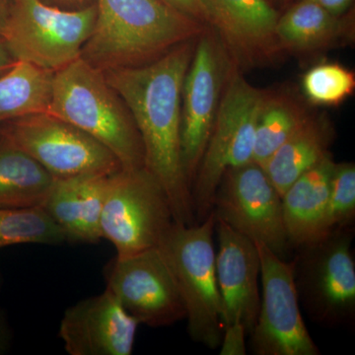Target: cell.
<instances>
[{
    "instance_id": "cell-1",
    "label": "cell",
    "mask_w": 355,
    "mask_h": 355,
    "mask_svg": "<svg viewBox=\"0 0 355 355\" xmlns=\"http://www.w3.org/2000/svg\"><path fill=\"white\" fill-rule=\"evenodd\" d=\"M197 38L178 44L149 64L104 71L139 130L144 168L165 191L175 222L186 225L197 220L182 162V90Z\"/></svg>"
},
{
    "instance_id": "cell-2",
    "label": "cell",
    "mask_w": 355,
    "mask_h": 355,
    "mask_svg": "<svg viewBox=\"0 0 355 355\" xmlns=\"http://www.w3.org/2000/svg\"><path fill=\"white\" fill-rule=\"evenodd\" d=\"M95 6L81 58L102 71L149 64L207 28L160 0H95Z\"/></svg>"
},
{
    "instance_id": "cell-3",
    "label": "cell",
    "mask_w": 355,
    "mask_h": 355,
    "mask_svg": "<svg viewBox=\"0 0 355 355\" xmlns=\"http://www.w3.org/2000/svg\"><path fill=\"white\" fill-rule=\"evenodd\" d=\"M48 113L107 147L121 169L144 167V146L130 110L106 80L104 71L83 58L53 72Z\"/></svg>"
},
{
    "instance_id": "cell-4",
    "label": "cell",
    "mask_w": 355,
    "mask_h": 355,
    "mask_svg": "<svg viewBox=\"0 0 355 355\" xmlns=\"http://www.w3.org/2000/svg\"><path fill=\"white\" fill-rule=\"evenodd\" d=\"M214 212L193 225L173 224L159 244L171 268L186 309L188 331L193 342L216 349L224 324L216 272Z\"/></svg>"
},
{
    "instance_id": "cell-5",
    "label": "cell",
    "mask_w": 355,
    "mask_h": 355,
    "mask_svg": "<svg viewBox=\"0 0 355 355\" xmlns=\"http://www.w3.org/2000/svg\"><path fill=\"white\" fill-rule=\"evenodd\" d=\"M263 96L265 91L248 83L235 64L191 186L197 223L211 214L214 196L226 170L253 161L257 121Z\"/></svg>"
},
{
    "instance_id": "cell-6",
    "label": "cell",
    "mask_w": 355,
    "mask_h": 355,
    "mask_svg": "<svg viewBox=\"0 0 355 355\" xmlns=\"http://www.w3.org/2000/svg\"><path fill=\"white\" fill-rule=\"evenodd\" d=\"M96 17L95 2L67 10L43 0H12L3 39L17 62L55 72L81 57Z\"/></svg>"
},
{
    "instance_id": "cell-7",
    "label": "cell",
    "mask_w": 355,
    "mask_h": 355,
    "mask_svg": "<svg viewBox=\"0 0 355 355\" xmlns=\"http://www.w3.org/2000/svg\"><path fill=\"white\" fill-rule=\"evenodd\" d=\"M175 223L165 191L146 168L108 176L101 216L102 239L127 257L158 247Z\"/></svg>"
},
{
    "instance_id": "cell-8",
    "label": "cell",
    "mask_w": 355,
    "mask_h": 355,
    "mask_svg": "<svg viewBox=\"0 0 355 355\" xmlns=\"http://www.w3.org/2000/svg\"><path fill=\"white\" fill-rule=\"evenodd\" d=\"M352 227L299 248L294 280L299 302L312 321L328 327L355 321V263Z\"/></svg>"
},
{
    "instance_id": "cell-9",
    "label": "cell",
    "mask_w": 355,
    "mask_h": 355,
    "mask_svg": "<svg viewBox=\"0 0 355 355\" xmlns=\"http://www.w3.org/2000/svg\"><path fill=\"white\" fill-rule=\"evenodd\" d=\"M0 139L28 154L55 180L109 175L121 168L107 147L80 128L49 113L0 123Z\"/></svg>"
},
{
    "instance_id": "cell-10",
    "label": "cell",
    "mask_w": 355,
    "mask_h": 355,
    "mask_svg": "<svg viewBox=\"0 0 355 355\" xmlns=\"http://www.w3.org/2000/svg\"><path fill=\"white\" fill-rule=\"evenodd\" d=\"M235 64L218 33L205 28L196 42L182 90V162L191 193L224 87Z\"/></svg>"
},
{
    "instance_id": "cell-11",
    "label": "cell",
    "mask_w": 355,
    "mask_h": 355,
    "mask_svg": "<svg viewBox=\"0 0 355 355\" xmlns=\"http://www.w3.org/2000/svg\"><path fill=\"white\" fill-rule=\"evenodd\" d=\"M212 212L217 220L286 260L292 247L284 227L282 196L261 165L252 161L226 170Z\"/></svg>"
},
{
    "instance_id": "cell-12",
    "label": "cell",
    "mask_w": 355,
    "mask_h": 355,
    "mask_svg": "<svg viewBox=\"0 0 355 355\" xmlns=\"http://www.w3.org/2000/svg\"><path fill=\"white\" fill-rule=\"evenodd\" d=\"M261 260L260 310L251 336L257 355H319L300 311L294 263L254 242Z\"/></svg>"
},
{
    "instance_id": "cell-13",
    "label": "cell",
    "mask_w": 355,
    "mask_h": 355,
    "mask_svg": "<svg viewBox=\"0 0 355 355\" xmlns=\"http://www.w3.org/2000/svg\"><path fill=\"white\" fill-rule=\"evenodd\" d=\"M104 277L106 289L139 324L163 328L186 319L176 279L158 247L114 257Z\"/></svg>"
},
{
    "instance_id": "cell-14",
    "label": "cell",
    "mask_w": 355,
    "mask_h": 355,
    "mask_svg": "<svg viewBox=\"0 0 355 355\" xmlns=\"http://www.w3.org/2000/svg\"><path fill=\"white\" fill-rule=\"evenodd\" d=\"M139 326L105 289L65 310L58 336L70 355H130Z\"/></svg>"
},
{
    "instance_id": "cell-15",
    "label": "cell",
    "mask_w": 355,
    "mask_h": 355,
    "mask_svg": "<svg viewBox=\"0 0 355 355\" xmlns=\"http://www.w3.org/2000/svg\"><path fill=\"white\" fill-rule=\"evenodd\" d=\"M218 249L216 251L217 284L222 303L224 327L244 324L253 331L260 310L259 277L261 260L256 243L216 219Z\"/></svg>"
},
{
    "instance_id": "cell-16",
    "label": "cell",
    "mask_w": 355,
    "mask_h": 355,
    "mask_svg": "<svg viewBox=\"0 0 355 355\" xmlns=\"http://www.w3.org/2000/svg\"><path fill=\"white\" fill-rule=\"evenodd\" d=\"M212 29L238 67L270 62L282 55L275 26L280 14L268 0H205Z\"/></svg>"
},
{
    "instance_id": "cell-17",
    "label": "cell",
    "mask_w": 355,
    "mask_h": 355,
    "mask_svg": "<svg viewBox=\"0 0 355 355\" xmlns=\"http://www.w3.org/2000/svg\"><path fill=\"white\" fill-rule=\"evenodd\" d=\"M109 175L55 180L42 207L62 229L67 242L96 244L102 239L101 216Z\"/></svg>"
},
{
    "instance_id": "cell-18",
    "label": "cell",
    "mask_w": 355,
    "mask_h": 355,
    "mask_svg": "<svg viewBox=\"0 0 355 355\" xmlns=\"http://www.w3.org/2000/svg\"><path fill=\"white\" fill-rule=\"evenodd\" d=\"M331 154L299 177L282 195V214L292 249L307 246L330 234L327 225Z\"/></svg>"
},
{
    "instance_id": "cell-19",
    "label": "cell",
    "mask_w": 355,
    "mask_h": 355,
    "mask_svg": "<svg viewBox=\"0 0 355 355\" xmlns=\"http://www.w3.org/2000/svg\"><path fill=\"white\" fill-rule=\"evenodd\" d=\"M333 15L310 0H300L279 15L275 36L282 51L307 53L352 38V21Z\"/></svg>"
},
{
    "instance_id": "cell-20",
    "label": "cell",
    "mask_w": 355,
    "mask_h": 355,
    "mask_svg": "<svg viewBox=\"0 0 355 355\" xmlns=\"http://www.w3.org/2000/svg\"><path fill=\"white\" fill-rule=\"evenodd\" d=\"M333 139L334 130L328 120L310 114L268 159L263 170L282 197L299 177L330 155Z\"/></svg>"
},
{
    "instance_id": "cell-21",
    "label": "cell",
    "mask_w": 355,
    "mask_h": 355,
    "mask_svg": "<svg viewBox=\"0 0 355 355\" xmlns=\"http://www.w3.org/2000/svg\"><path fill=\"white\" fill-rule=\"evenodd\" d=\"M55 180L28 154L0 139V207H43Z\"/></svg>"
},
{
    "instance_id": "cell-22",
    "label": "cell",
    "mask_w": 355,
    "mask_h": 355,
    "mask_svg": "<svg viewBox=\"0 0 355 355\" xmlns=\"http://www.w3.org/2000/svg\"><path fill=\"white\" fill-rule=\"evenodd\" d=\"M53 72L17 62L0 76V123L48 113Z\"/></svg>"
},
{
    "instance_id": "cell-23",
    "label": "cell",
    "mask_w": 355,
    "mask_h": 355,
    "mask_svg": "<svg viewBox=\"0 0 355 355\" xmlns=\"http://www.w3.org/2000/svg\"><path fill=\"white\" fill-rule=\"evenodd\" d=\"M309 116L304 106L291 96L265 91L257 121L254 162L263 167Z\"/></svg>"
},
{
    "instance_id": "cell-24",
    "label": "cell",
    "mask_w": 355,
    "mask_h": 355,
    "mask_svg": "<svg viewBox=\"0 0 355 355\" xmlns=\"http://www.w3.org/2000/svg\"><path fill=\"white\" fill-rule=\"evenodd\" d=\"M64 242V233L43 207H0V250L14 245H60Z\"/></svg>"
},
{
    "instance_id": "cell-25",
    "label": "cell",
    "mask_w": 355,
    "mask_h": 355,
    "mask_svg": "<svg viewBox=\"0 0 355 355\" xmlns=\"http://www.w3.org/2000/svg\"><path fill=\"white\" fill-rule=\"evenodd\" d=\"M301 85L303 94L310 104L336 107L354 94V72L336 62H324L307 70Z\"/></svg>"
},
{
    "instance_id": "cell-26",
    "label": "cell",
    "mask_w": 355,
    "mask_h": 355,
    "mask_svg": "<svg viewBox=\"0 0 355 355\" xmlns=\"http://www.w3.org/2000/svg\"><path fill=\"white\" fill-rule=\"evenodd\" d=\"M355 217V166L335 163L329 191L327 225L329 233L350 228Z\"/></svg>"
},
{
    "instance_id": "cell-27",
    "label": "cell",
    "mask_w": 355,
    "mask_h": 355,
    "mask_svg": "<svg viewBox=\"0 0 355 355\" xmlns=\"http://www.w3.org/2000/svg\"><path fill=\"white\" fill-rule=\"evenodd\" d=\"M248 335L244 324L233 323L224 327L222 334L220 355H245L247 354L246 336Z\"/></svg>"
},
{
    "instance_id": "cell-28",
    "label": "cell",
    "mask_w": 355,
    "mask_h": 355,
    "mask_svg": "<svg viewBox=\"0 0 355 355\" xmlns=\"http://www.w3.org/2000/svg\"><path fill=\"white\" fill-rule=\"evenodd\" d=\"M173 10L211 28L212 19L205 0H160Z\"/></svg>"
},
{
    "instance_id": "cell-29",
    "label": "cell",
    "mask_w": 355,
    "mask_h": 355,
    "mask_svg": "<svg viewBox=\"0 0 355 355\" xmlns=\"http://www.w3.org/2000/svg\"><path fill=\"white\" fill-rule=\"evenodd\" d=\"M13 342V331L4 313L0 310V355L10 350Z\"/></svg>"
},
{
    "instance_id": "cell-30",
    "label": "cell",
    "mask_w": 355,
    "mask_h": 355,
    "mask_svg": "<svg viewBox=\"0 0 355 355\" xmlns=\"http://www.w3.org/2000/svg\"><path fill=\"white\" fill-rule=\"evenodd\" d=\"M310 1L323 7L324 10L333 15L343 16L349 10L354 0H310Z\"/></svg>"
},
{
    "instance_id": "cell-31",
    "label": "cell",
    "mask_w": 355,
    "mask_h": 355,
    "mask_svg": "<svg viewBox=\"0 0 355 355\" xmlns=\"http://www.w3.org/2000/svg\"><path fill=\"white\" fill-rule=\"evenodd\" d=\"M17 60L14 58L12 53L9 50L8 46L3 38H0V76L6 73Z\"/></svg>"
},
{
    "instance_id": "cell-32",
    "label": "cell",
    "mask_w": 355,
    "mask_h": 355,
    "mask_svg": "<svg viewBox=\"0 0 355 355\" xmlns=\"http://www.w3.org/2000/svg\"><path fill=\"white\" fill-rule=\"evenodd\" d=\"M50 6L60 7V8L74 10L94 3V0H43Z\"/></svg>"
},
{
    "instance_id": "cell-33",
    "label": "cell",
    "mask_w": 355,
    "mask_h": 355,
    "mask_svg": "<svg viewBox=\"0 0 355 355\" xmlns=\"http://www.w3.org/2000/svg\"><path fill=\"white\" fill-rule=\"evenodd\" d=\"M12 0H0V38H3L10 16Z\"/></svg>"
},
{
    "instance_id": "cell-34",
    "label": "cell",
    "mask_w": 355,
    "mask_h": 355,
    "mask_svg": "<svg viewBox=\"0 0 355 355\" xmlns=\"http://www.w3.org/2000/svg\"><path fill=\"white\" fill-rule=\"evenodd\" d=\"M273 1H277V2H286V1H287V0H273Z\"/></svg>"
},
{
    "instance_id": "cell-35",
    "label": "cell",
    "mask_w": 355,
    "mask_h": 355,
    "mask_svg": "<svg viewBox=\"0 0 355 355\" xmlns=\"http://www.w3.org/2000/svg\"><path fill=\"white\" fill-rule=\"evenodd\" d=\"M1 284H2V279H1V275H0V288H1Z\"/></svg>"
}]
</instances>
